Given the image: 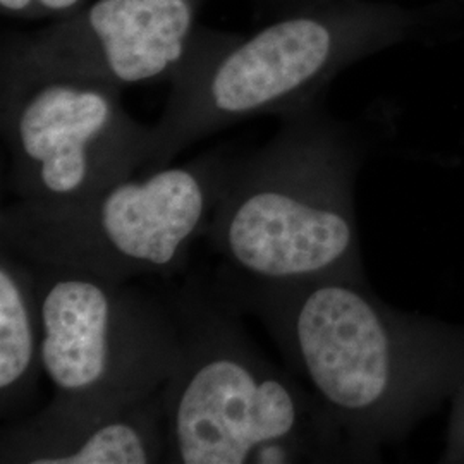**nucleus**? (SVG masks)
<instances>
[{
  "label": "nucleus",
  "mask_w": 464,
  "mask_h": 464,
  "mask_svg": "<svg viewBox=\"0 0 464 464\" xmlns=\"http://www.w3.org/2000/svg\"><path fill=\"white\" fill-rule=\"evenodd\" d=\"M218 293L266 325L353 461H377L463 383L464 327L399 312L365 279L262 282L224 272Z\"/></svg>",
  "instance_id": "1"
},
{
  "label": "nucleus",
  "mask_w": 464,
  "mask_h": 464,
  "mask_svg": "<svg viewBox=\"0 0 464 464\" xmlns=\"http://www.w3.org/2000/svg\"><path fill=\"white\" fill-rule=\"evenodd\" d=\"M423 16L377 0H318L249 36L205 30L151 126L145 170L249 117L279 119L318 103L344 69L410 40Z\"/></svg>",
  "instance_id": "2"
},
{
  "label": "nucleus",
  "mask_w": 464,
  "mask_h": 464,
  "mask_svg": "<svg viewBox=\"0 0 464 464\" xmlns=\"http://www.w3.org/2000/svg\"><path fill=\"white\" fill-rule=\"evenodd\" d=\"M360 150L320 103L229 157L205 236L226 272L262 282L365 279L354 208Z\"/></svg>",
  "instance_id": "3"
},
{
  "label": "nucleus",
  "mask_w": 464,
  "mask_h": 464,
  "mask_svg": "<svg viewBox=\"0 0 464 464\" xmlns=\"http://www.w3.org/2000/svg\"><path fill=\"white\" fill-rule=\"evenodd\" d=\"M218 296L193 287L169 296L179 349L162 387L166 463L246 464L277 439H306L331 461H353L315 396L251 346Z\"/></svg>",
  "instance_id": "4"
},
{
  "label": "nucleus",
  "mask_w": 464,
  "mask_h": 464,
  "mask_svg": "<svg viewBox=\"0 0 464 464\" xmlns=\"http://www.w3.org/2000/svg\"><path fill=\"white\" fill-rule=\"evenodd\" d=\"M227 159L208 153L151 169L64 205L17 201L0 212V248L32 264L121 284L147 274L172 276L205 236Z\"/></svg>",
  "instance_id": "5"
},
{
  "label": "nucleus",
  "mask_w": 464,
  "mask_h": 464,
  "mask_svg": "<svg viewBox=\"0 0 464 464\" xmlns=\"http://www.w3.org/2000/svg\"><path fill=\"white\" fill-rule=\"evenodd\" d=\"M122 90L40 66L2 40L0 126L17 201L64 205L133 178L149 162L151 126Z\"/></svg>",
  "instance_id": "6"
},
{
  "label": "nucleus",
  "mask_w": 464,
  "mask_h": 464,
  "mask_svg": "<svg viewBox=\"0 0 464 464\" xmlns=\"http://www.w3.org/2000/svg\"><path fill=\"white\" fill-rule=\"evenodd\" d=\"M32 266L52 401L111 410L162 389L179 349L169 298L72 268Z\"/></svg>",
  "instance_id": "7"
},
{
  "label": "nucleus",
  "mask_w": 464,
  "mask_h": 464,
  "mask_svg": "<svg viewBox=\"0 0 464 464\" xmlns=\"http://www.w3.org/2000/svg\"><path fill=\"white\" fill-rule=\"evenodd\" d=\"M203 0H95L34 34L4 36L40 66L114 84L172 83L198 49Z\"/></svg>",
  "instance_id": "8"
},
{
  "label": "nucleus",
  "mask_w": 464,
  "mask_h": 464,
  "mask_svg": "<svg viewBox=\"0 0 464 464\" xmlns=\"http://www.w3.org/2000/svg\"><path fill=\"white\" fill-rule=\"evenodd\" d=\"M166 454L162 389L111 410L52 401L0 435L2 464L166 463Z\"/></svg>",
  "instance_id": "9"
},
{
  "label": "nucleus",
  "mask_w": 464,
  "mask_h": 464,
  "mask_svg": "<svg viewBox=\"0 0 464 464\" xmlns=\"http://www.w3.org/2000/svg\"><path fill=\"white\" fill-rule=\"evenodd\" d=\"M0 411L19 408L44 372V327L32 262L0 248Z\"/></svg>",
  "instance_id": "10"
},
{
  "label": "nucleus",
  "mask_w": 464,
  "mask_h": 464,
  "mask_svg": "<svg viewBox=\"0 0 464 464\" xmlns=\"http://www.w3.org/2000/svg\"><path fill=\"white\" fill-rule=\"evenodd\" d=\"M88 0H0L2 14L17 19H63L83 9Z\"/></svg>",
  "instance_id": "11"
},
{
  "label": "nucleus",
  "mask_w": 464,
  "mask_h": 464,
  "mask_svg": "<svg viewBox=\"0 0 464 464\" xmlns=\"http://www.w3.org/2000/svg\"><path fill=\"white\" fill-rule=\"evenodd\" d=\"M450 418H449L446 449L442 452V461L446 463H464V381L454 396L450 398Z\"/></svg>",
  "instance_id": "12"
}]
</instances>
